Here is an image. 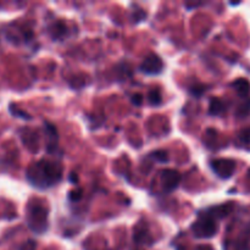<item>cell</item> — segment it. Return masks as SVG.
<instances>
[{
    "label": "cell",
    "instance_id": "obj_11",
    "mask_svg": "<svg viewBox=\"0 0 250 250\" xmlns=\"http://www.w3.org/2000/svg\"><path fill=\"white\" fill-rule=\"evenodd\" d=\"M149 103L154 106H159L163 103V97H161V92L159 89H153L149 92Z\"/></svg>",
    "mask_w": 250,
    "mask_h": 250
},
{
    "label": "cell",
    "instance_id": "obj_1",
    "mask_svg": "<svg viewBox=\"0 0 250 250\" xmlns=\"http://www.w3.org/2000/svg\"><path fill=\"white\" fill-rule=\"evenodd\" d=\"M26 177L32 187L46 189L60 182L62 178V167L60 164L43 159L29 166Z\"/></svg>",
    "mask_w": 250,
    "mask_h": 250
},
{
    "label": "cell",
    "instance_id": "obj_3",
    "mask_svg": "<svg viewBox=\"0 0 250 250\" xmlns=\"http://www.w3.org/2000/svg\"><path fill=\"white\" fill-rule=\"evenodd\" d=\"M27 222L32 231L43 233L48 229V210L42 204L29 205L27 209Z\"/></svg>",
    "mask_w": 250,
    "mask_h": 250
},
{
    "label": "cell",
    "instance_id": "obj_2",
    "mask_svg": "<svg viewBox=\"0 0 250 250\" xmlns=\"http://www.w3.org/2000/svg\"><path fill=\"white\" fill-rule=\"evenodd\" d=\"M216 217H221V212H217V208H211L203 211L199 219L192 225V231L197 238H211L216 234L217 222Z\"/></svg>",
    "mask_w": 250,
    "mask_h": 250
},
{
    "label": "cell",
    "instance_id": "obj_16",
    "mask_svg": "<svg viewBox=\"0 0 250 250\" xmlns=\"http://www.w3.org/2000/svg\"><path fill=\"white\" fill-rule=\"evenodd\" d=\"M11 112H12V114H14V115H16L17 117H19V116H22V119L31 120V116H29L28 114H26V112L21 111V110H16V111H12V110H11Z\"/></svg>",
    "mask_w": 250,
    "mask_h": 250
},
{
    "label": "cell",
    "instance_id": "obj_10",
    "mask_svg": "<svg viewBox=\"0 0 250 250\" xmlns=\"http://www.w3.org/2000/svg\"><path fill=\"white\" fill-rule=\"evenodd\" d=\"M226 111V105L219 98H212L210 100V106H209V114L212 116H217V115H221Z\"/></svg>",
    "mask_w": 250,
    "mask_h": 250
},
{
    "label": "cell",
    "instance_id": "obj_17",
    "mask_svg": "<svg viewBox=\"0 0 250 250\" xmlns=\"http://www.w3.org/2000/svg\"><path fill=\"white\" fill-rule=\"evenodd\" d=\"M195 250H214V249H212L211 247H209V246H200V247H198V248Z\"/></svg>",
    "mask_w": 250,
    "mask_h": 250
},
{
    "label": "cell",
    "instance_id": "obj_6",
    "mask_svg": "<svg viewBox=\"0 0 250 250\" xmlns=\"http://www.w3.org/2000/svg\"><path fill=\"white\" fill-rule=\"evenodd\" d=\"M181 182V175L175 170L166 168L161 172V186L165 193H171L177 188Z\"/></svg>",
    "mask_w": 250,
    "mask_h": 250
},
{
    "label": "cell",
    "instance_id": "obj_9",
    "mask_svg": "<svg viewBox=\"0 0 250 250\" xmlns=\"http://www.w3.org/2000/svg\"><path fill=\"white\" fill-rule=\"evenodd\" d=\"M232 87L237 90L241 97H247L250 93V82L246 78H238L232 83Z\"/></svg>",
    "mask_w": 250,
    "mask_h": 250
},
{
    "label": "cell",
    "instance_id": "obj_5",
    "mask_svg": "<svg viewBox=\"0 0 250 250\" xmlns=\"http://www.w3.org/2000/svg\"><path fill=\"white\" fill-rule=\"evenodd\" d=\"M139 70L148 76L160 75L164 70V61L158 54H149L141 63Z\"/></svg>",
    "mask_w": 250,
    "mask_h": 250
},
{
    "label": "cell",
    "instance_id": "obj_12",
    "mask_svg": "<svg viewBox=\"0 0 250 250\" xmlns=\"http://www.w3.org/2000/svg\"><path fill=\"white\" fill-rule=\"evenodd\" d=\"M149 158L154 161H158V163H167L168 161V155H167V151L165 150H156L154 153H151L149 155Z\"/></svg>",
    "mask_w": 250,
    "mask_h": 250
},
{
    "label": "cell",
    "instance_id": "obj_8",
    "mask_svg": "<svg viewBox=\"0 0 250 250\" xmlns=\"http://www.w3.org/2000/svg\"><path fill=\"white\" fill-rule=\"evenodd\" d=\"M49 33L53 37L54 39H60L62 37H65V34L67 33V27L63 23L62 21H56L54 22L51 26H49Z\"/></svg>",
    "mask_w": 250,
    "mask_h": 250
},
{
    "label": "cell",
    "instance_id": "obj_14",
    "mask_svg": "<svg viewBox=\"0 0 250 250\" xmlns=\"http://www.w3.org/2000/svg\"><path fill=\"white\" fill-rule=\"evenodd\" d=\"M238 138L243 144H250V127L249 128H244L243 131H241Z\"/></svg>",
    "mask_w": 250,
    "mask_h": 250
},
{
    "label": "cell",
    "instance_id": "obj_7",
    "mask_svg": "<svg viewBox=\"0 0 250 250\" xmlns=\"http://www.w3.org/2000/svg\"><path fill=\"white\" fill-rule=\"evenodd\" d=\"M44 126H45V133L48 136L46 150L49 154H53L58 149V131H56V127L51 125L50 122H44Z\"/></svg>",
    "mask_w": 250,
    "mask_h": 250
},
{
    "label": "cell",
    "instance_id": "obj_15",
    "mask_svg": "<svg viewBox=\"0 0 250 250\" xmlns=\"http://www.w3.org/2000/svg\"><path fill=\"white\" fill-rule=\"evenodd\" d=\"M142 102H143V95L142 94H134L133 97H132V103H133L134 105H137V106H139V105L142 104Z\"/></svg>",
    "mask_w": 250,
    "mask_h": 250
},
{
    "label": "cell",
    "instance_id": "obj_4",
    "mask_svg": "<svg viewBox=\"0 0 250 250\" xmlns=\"http://www.w3.org/2000/svg\"><path fill=\"white\" fill-rule=\"evenodd\" d=\"M211 170L222 180H229L236 171V163L229 159H217L211 161Z\"/></svg>",
    "mask_w": 250,
    "mask_h": 250
},
{
    "label": "cell",
    "instance_id": "obj_13",
    "mask_svg": "<svg viewBox=\"0 0 250 250\" xmlns=\"http://www.w3.org/2000/svg\"><path fill=\"white\" fill-rule=\"evenodd\" d=\"M250 112V100H247L244 104H242L241 106H239L238 111H237V115H238L239 117H243V116H247Z\"/></svg>",
    "mask_w": 250,
    "mask_h": 250
}]
</instances>
